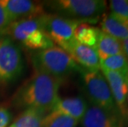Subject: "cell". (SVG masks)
<instances>
[{"label":"cell","mask_w":128,"mask_h":127,"mask_svg":"<svg viewBox=\"0 0 128 127\" xmlns=\"http://www.w3.org/2000/svg\"><path fill=\"white\" fill-rule=\"evenodd\" d=\"M62 80L44 73L35 71L12 97V104L25 109L34 108L46 114L52 111L58 101Z\"/></svg>","instance_id":"cell-1"},{"label":"cell","mask_w":128,"mask_h":127,"mask_svg":"<svg viewBox=\"0 0 128 127\" xmlns=\"http://www.w3.org/2000/svg\"><path fill=\"white\" fill-rule=\"evenodd\" d=\"M32 64L36 72L44 73L62 80L76 71L78 66L66 51L59 46L34 51L31 55Z\"/></svg>","instance_id":"cell-2"},{"label":"cell","mask_w":128,"mask_h":127,"mask_svg":"<svg viewBox=\"0 0 128 127\" xmlns=\"http://www.w3.org/2000/svg\"><path fill=\"white\" fill-rule=\"evenodd\" d=\"M54 14L82 23H96L104 15L107 2L104 0H56L44 2Z\"/></svg>","instance_id":"cell-3"},{"label":"cell","mask_w":128,"mask_h":127,"mask_svg":"<svg viewBox=\"0 0 128 127\" xmlns=\"http://www.w3.org/2000/svg\"><path fill=\"white\" fill-rule=\"evenodd\" d=\"M6 35L26 49L34 51L54 46V43L46 34L38 17L14 21Z\"/></svg>","instance_id":"cell-4"},{"label":"cell","mask_w":128,"mask_h":127,"mask_svg":"<svg viewBox=\"0 0 128 127\" xmlns=\"http://www.w3.org/2000/svg\"><path fill=\"white\" fill-rule=\"evenodd\" d=\"M80 71L86 94L92 105L114 114L121 115L114 102L108 83L101 70L92 71L80 67Z\"/></svg>","instance_id":"cell-5"},{"label":"cell","mask_w":128,"mask_h":127,"mask_svg":"<svg viewBox=\"0 0 128 127\" xmlns=\"http://www.w3.org/2000/svg\"><path fill=\"white\" fill-rule=\"evenodd\" d=\"M23 70V56L19 46L10 37L0 36V84L15 82Z\"/></svg>","instance_id":"cell-6"},{"label":"cell","mask_w":128,"mask_h":127,"mask_svg":"<svg viewBox=\"0 0 128 127\" xmlns=\"http://www.w3.org/2000/svg\"><path fill=\"white\" fill-rule=\"evenodd\" d=\"M38 18L46 34L60 48L74 40V30L78 24L82 23L54 13L46 12Z\"/></svg>","instance_id":"cell-7"},{"label":"cell","mask_w":128,"mask_h":127,"mask_svg":"<svg viewBox=\"0 0 128 127\" xmlns=\"http://www.w3.org/2000/svg\"><path fill=\"white\" fill-rule=\"evenodd\" d=\"M12 22L17 21L36 18L46 13L44 5L30 0H0Z\"/></svg>","instance_id":"cell-8"},{"label":"cell","mask_w":128,"mask_h":127,"mask_svg":"<svg viewBox=\"0 0 128 127\" xmlns=\"http://www.w3.org/2000/svg\"><path fill=\"white\" fill-rule=\"evenodd\" d=\"M125 119L96 106H89L80 121L83 127H125Z\"/></svg>","instance_id":"cell-9"},{"label":"cell","mask_w":128,"mask_h":127,"mask_svg":"<svg viewBox=\"0 0 128 127\" xmlns=\"http://www.w3.org/2000/svg\"><path fill=\"white\" fill-rule=\"evenodd\" d=\"M62 49L66 51L81 68L92 71L100 70V59L94 48L80 44L74 40Z\"/></svg>","instance_id":"cell-10"},{"label":"cell","mask_w":128,"mask_h":127,"mask_svg":"<svg viewBox=\"0 0 128 127\" xmlns=\"http://www.w3.org/2000/svg\"><path fill=\"white\" fill-rule=\"evenodd\" d=\"M110 88L116 106L122 117L126 119L127 110L126 97L128 94V82L125 75L118 72L100 69Z\"/></svg>","instance_id":"cell-11"},{"label":"cell","mask_w":128,"mask_h":127,"mask_svg":"<svg viewBox=\"0 0 128 127\" xmlns=\"http://www.w3.org/2000/svg\"><path fill=\"white\" fill-rule=\"evenodd\" d=\"M88 107V105L84 98L81 97H73L59 98L51 112L61 113L80 122L85 114Z\"/></svg>","instance_id":"cell-12"},{"label":"cell","mask_w":128,"mask_h":127,"mask_svg":"<svg viewBox=\"0 0 128 127\" xmlns=\"http://www.w3.org/2000/svg\"><path fill=\"white\" fill-rule=\"evenodd\" d=\"M101 31L119 40L128 38V21L108 13L102 16L100 21Z\"/></svg>","instance_id":"cell-13"},{"label":"cell","mask_w":128,"mask_h":127,"mask_svg":"<svg viewBox=\"0 0 128 127\" xmlns=\"http://www.w3.org/2000/svg\"><path fill=\"white\" fill-rule=\"evenodd\" d=\"M94 50H96L99 59H104L110 56L123 54L122 40L111 36L102 31L99 33Z\"/></svg>","instance_id":"cell-14"},{"label":"cell","mask_w":128,"mask_h":127,"mask_svg":"<svg viewBox=\"0 0 128 127\" xmlns=\"http://www.w3.org/2000/svg\"><path fill=\"white\" fill-rule=\"evenodd\" d=\"M101 30L88 23H80L74 30V37L77 42L94 49Z\"/></svg>","instance_id":"cell-15"},{"label":"cell","mask_w":128,"mask_h":127,"mask_svg":"<svg viewBox=\"0 0 128 127\" xmlns=\"http://www.w3.org/2000/svg\"><path fill=\"white\" fill-rule=\"evenodd\" d=\"M46 115L42 111L28 108L8 127H42V120Z\"/></svg>","instance_id":"cell-16"},{"label":"cell","mask_w":128,"mask_h":127,"mask_svg":"<svg viewBox=\"0 0 128 127\" xmlns=\"http://www.w3.org/2000/svg\"><path fill=\"white\" fill-rule=\"evenodd\" d=\"M100 69L118 72L126 76L128 73V59L124 54H119L104 59H100Z\"/></svg>","instance_id":"cell-17"},{"label":"cell","mask_w":128,"mask_h":127,"mask_svg":"<svg viewBox=\"0 0 128 127\" xmlns=\"http://www.w3.org/2000/svg\"><path fill=\"white\" fill-rule=\"evenodd\" d=\"M78 121L61 113L50 112L42 120V127H77Z\"/></svg>","instance_id":"cell-18"},{"label":"cell","mask_w":128,"mask_h":127,"mask_svg":"<svg viewBox=\"0 0 128 127\" xmlns=\"http://www.w3.org/2000/svg\"><path fill=\"white\" fill-rule=\"evenodd\" d=\"M109 8L112 14L128 21V0H111Z\"/></svg>","instance_id":"cell-19"},{"label":"cell","mask_w":128,"mask_h":127,"mask_svg":"<svg viewBox=\"0 0 128 127\" xmlns=\"http://www.w3.org/2000/svg\"><path fill=\"white\" fill-rule=\"evenodd\" d=\"M12 23V21L11 20L7 11L0 3V36H6L8 30Z\"/></svg>","instance_id":"cell-20"},{"label":"cell","mask_w":128,"mask_h":127,"mask_svg":"<svg viewBox=\"0 0 128 127\" xmlns=\"http://www.w3.org/2000/svg\"><path fill=\"white\" fill-rule=\"evenodd\" d=\"M12 114L6 107H0V127H8L9 125Z\"/></svg>","instance_id":"cell-21"},{"label":"cell","mask_w":128,"mask_h":127,"mask_svg":"<svg viewBox=\"0 0 128 127\" xmlns=\"http://www.w3.org/2000/svg\"><path fill=\"white\" fill-rule=\"evenodd\" d=\"M122 50H123V54L126 56L128 59V38L122 40Z\"/></svg>","instance_id":"cell-22"},{"label":"cell","mask_w":128,"mask_h":127,"mask_svg":"<svg viewBox=\"0 0 128 127\" xmlns=\"http://www.w3.org/2000/svg\"><path fill=\"white\" fill-rule=\"evenodd\" d=\"M126 120L128 121V107H127V110H126Z\"/></svg>","instance_id":"cell-23"},{"label":"cell","mask_w":128,"mask_h":127,"mask_svg":"<svg viewBox=\"0 0 128 127\" xmlns=\"http://www.w3.org/2000/svg\"><path fill=\"white\" fill-rule=\"evenodd\" d=\"M126 104L128 105V94H127V97H126Z\"/></svg>","instance_id":"cell-24"},{"label":"cell","mask_w":128,"mask_h":127,"mask_svg":"<svg viewBox=\"0 0 128 127\" xmlns=\"http://www.w3.org/2000/svg\"><path fill=\"white\" fill-rule=\"evenodd\" d=\"M126 79H127V82H128V73H127V74H126Z\"/></svg>","instance_id":"cell-25"}]
</instances>
